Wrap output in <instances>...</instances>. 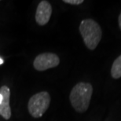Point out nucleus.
<instances>
[{"label":"nucleus","instance_id":"9","mask_svg":"<svg viewBox=\"0 0 121 121\" xmlns=\"http://www.w3.org/2000/svg\"><path fill=\"white\" fill-rule=\"evenodd\" d=\"M119 26H120V28L121 30V13H120V16H119Z\"/></svg>","mask_w":121,"mask_h":121},{"label":"nucleus","instance_id":"1","mask_svg":"<svg viewBox=\"0 0 121 121\" xmlns=\"http://www.w3.org/2000/svg\"><path fill=\"white\" fill-rule=\"evenodd\" d=\"M92 93L93 87L91 83L81 82L73 86L69 95V100L76 112L83 113L87 110Z\"/></svg>","mask_w":121,"mask_h":121},{"label":"nucleus","instance_id":"10","mask_svg":"<svg viewBox=\"0 0 121 121\" xmlns=\"http://www.w3.org/2000/svg\"><path fill=\"white\" fill-rule=\"evenodd\" d=\"M2 101V94H0V104H1Z\"/></svg>","mask_w":121,"mask_h":121},{"label":"nucleus","instance_id":"3","mask_svg":"<svg viewBox=\"0 0 121 121\" xmlns=\"http://www.w3.org/2000/svg\"><path fill=\"white\" fill-rule=\"evenodd\" d=\"M50 104V95L47 91H41L30 98L28 109L34 118H40L47 112Z\"/></svg>","mask_w":121,"mask_h":121},{"label":"nucleus","instance_id":"4","mask_svg":"<svg viewBox=\"0 0 121 121\" xmlns=\"http://www.w3.org/2000/svg\"><path fill=\"white\" fill-rule=\"evenodd\" d=\"M60 63L58 56L53 53H43L39 54L33 61V66L35 70L39 72L57 67Z\"/></svg>","mask_w":121,"mask_h":121},{"label":"nucleus","instance_id":"7","mask_svg":"<svg viewBox=\"0 0 121 121\" xmlns=\"http://www.w3.org/2000/svg\"><path fill=\"white\" fill-rule=\"evenodd\" d=\"M111 75L113 79H120L121 77V55L113 62L111 69Z\"/></svg>","mask_w":121,"mask_h":121},{"label":"nucleus","instance_id":"6","mask_svg":"<svg viewBox=\"0 0 121 121\" xmlns=\"http://www.w3.org/2000/svg\"><path fill=\"white\" fill-rule=\"evenodd\" d=\"M0 94L2 96V101L0 104V116L8 120L11 117V108L9 106L10 90L7 86H2L0 88Z\"/></svg>","mask_w":121,"mask_h":121},{"label":"nucleus","instance_id":"8","mask_svg":"<svg viewBox=\"0 0 121 121\" xmlns=\"http://www.w3.org/2000/svg\"><path fill=\"white\" fill-rule=\"evenodd\" d=\"M64 2L70 5H80L83 2V0H64Z\"/></svg>","mask_w":121,"mask_h":121},{"label":"nucleus","instance_id":"11","mask_svg":"<svg viewBox=\"0 0 121 121\" xmlns=\"http://www.w3.org/2000/svg\"><path fill=\"white\" fill-rule=\"evenodd\" d=\"M3 64V60H2V58H0V65Z\"/></svg>","mask_w":121,"mask_h":121},{"label":"nucleus","instance_id":"2","mask_svg":"<svg viewBox=\"0 0 121 121\" xmlns=\"http://www.w3.org/2000/svg\"><path fill=\"white\" fill-rule=\"evenodd\" d=\"M79 31L86 47L91 50H95L102 36L100 25L92 19H85L81 21Z\"/></svg>","mask_w":121,"mask_h":121},{"label":"nucleus","instance_id":"5","mask_svg":"<svg viewBox=\"0 0 121 121\" xmlns=\"http://www.w3.org/2000/svg\"><path fill=\"white\" fill-rule=\"evenodd\" d=\"M52 14V6L48 1L43 0L39 3L35 12V21L39 25L43 26L49 22Z\"/></svg>","mask_w":121,"mask_h":121}]
</instances>
